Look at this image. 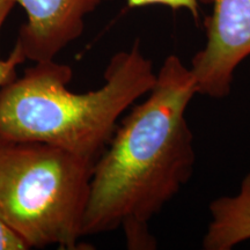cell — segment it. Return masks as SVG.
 Segmentation results:
<instances>
[{"label":"cell","instance_id":"1","mask_svg":"<svg viewBox=\"0 0 250 250\" xmlns=\"http://www.w3.org/2000/svg\"><path fill=\"white\" fill-rule=\"evenodd\" d=\"M190 67L169 55L146 99L133 104L94 164L83 236L122 228L130 249H154L149 223L191 179L193 133L187 120L197 95Z\"/></svg>","mask_w":250,"mask_h":250},{"label":"cell","instance_id":"2","mask_svg":"<svg viewBox=\"0 0 250 250\" xmlns=\"http://www.w3.org/2000/svg\"><path fill=\"white\" fill-rule=\"evenodd\" d=\"M68 65L35 62L0 88V139L40 142L95 164L120 118L156 79L152 62L136 41L112 56L98 89L74 93Z\"/></svg>","mask_w":250,"mask_h":250},{"label":"cell","instance_id":"3","mask_svg":"<svg viewBox=\"0 0 250 250\" xmlns=\"http://www.w3.org/2000/svg\"><path fill=\"white\" fill-rule=\"evenodd\" d=\"M93 167L49 144L0 139V220L29 249H76Z\"/></svg>","mask_w":250,"mask_h":250},{"label":"cell","instance_id":"4","mask_svg":"<svg viewBox=\"0 0 250 250\" xmlns=\"http://www.w3.org/2000/svg\"><path fill=\"white\" fill-rule=\"evenodd\" d=\"M212 5L206 20L205 45L190 64L197 93L225 99L232 92L239 65L250 56V0H206Z\"/></svg>","mask_w":250,"mask_h":250},{"label":"cell","instance_id":"5","mask_svg":"<svg viewBox=\"0 0 250 250\" xmlns=\"http://www.w3.org/2000/svg\"><path fill=\"white\" fill-rule=\"evenodd\" d=\"M22 7L26 21L17 45L26 61H54L85 30L86 18L107 0H8Z\"/></svg>","mask_w":250,"mask_h":250},{"label":"cell","instance_id":"6","mask_svg":"<svg viewBox=\"0 0 250 250\" xmlns=\"http://www.w3.org/2000/svg\"><path fill=\"white\" fill-rule=\"evenodd\" d=\"M208 211L203 249L230 250L250 240V171L241 181L239 191L215 198Z\"/></svg>","mask_w":250,"mask_h":250},{"label":"cell","instance_id":"7","mask_svg":"<svg viewBox=\"0 0 250 250\" xmlns=\"http://www.w3.org/2000/svg\"><path fill=\"white\" fill-rule=\"evenodd\" d=\"M14 6L8 0H0V33ZM23 62H26V58L17 45H14L7 58L0 57V88L17 77V67Z\"/></svg>","mask_w":250,"mask_h":250},{"label":"cell","instance_id":"8","mask_svg":"<svg viewBox=\"0 0 250 250\" xmlns=\"http://www.w3.org/2000/svg\"><path fill=\"white\" fill-rule=\"evenodd\" d=\"M206 0H126L129 8H143L148 6H164L173 11H187L195 20L199 18V6Z\"/></svg>","mask_w":250,"mask_h":250},{"label":"cell","instance_id":"9","mask_svg":"<svg viewBox=\"0 0 250 250\" xmlns=\"http://www.w3.org/2000/svg\"><path fill=\"white\" fill-rule=\"evenodd\" d=\"M26 242L0 220V250H28Z\"/></svg>","mask_w":250,"mask_h":250}]
</instances>
